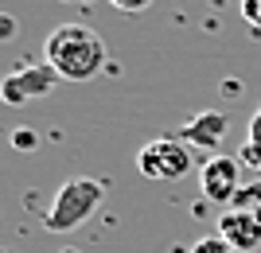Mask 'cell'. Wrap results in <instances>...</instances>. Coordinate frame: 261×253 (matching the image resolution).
Listing matches in <instances>:
<instances>
[{"label": "cell", "mask_w": 261, "mask_h": 253, "mask_svg": "<svg viewBox=\"0 0 261 253\" xmlns=\"http://www.w3.org/2000/svg\"><path fill=\"white\" fill-rule=\"evenodd\" d=\"M63 253H74V249H63Z\"/></svg>", "instance_id": "cell-15"}, {"label": "cell", "mask_w": 261, "mask_h": 253, "mask_svg": "<svg viewBox=\"0 0 261 253\" xmlns=\"http://www.w3.org/2000/svg\"><path fill=\"white\" fill-rule=\"evenodd\" d=\"M12 140H16V148H20V152H32L35 144H39V136H35L32 129H16V132H12Z\"/></svg>", "instance_id": "cell-10"}, {"label": "cell", "mask_w": 261, "mask_h": 253, "mask_svg": "<svg viewBox=\"0 0 261 253\" xmlns=\"http://www.w3.org/2000/svg\"><path fill=\"white\" fill-rule=\"evenodd\" d=\"M191 253H238L234 245L226 242V238H218V234H211V238H199L195 242V249Z\"/></svg>", "instance_id": "cell-8"}, {"label": "cell", "mask_w": 261, "mask_h": 253, "mask_svg": "<svg viewBox=\"0 0 261 253\" xmlns=\"http://www.w3.org/2000/svg\"><path fill=\"white\" fill-rule=\"evenodd\" d=\"M218 238H226L238 253L261 249V218L253 210H226L218 218Z\"/></svg>", "instance_id": "cell-7"}, {"label": "cell", "mask_w": 261, "mask_h": 253, "mask_svg": "<svg viewBox=\"0 0 261 253\" xmlns=\"http://www.w3.org/2000/svg\"><path fill=\"white\" fill-rule=\"evenodd\" d=\"M43 55L66 82H90L106 66L109 51H106V39L90 23H63L47 35Z\"/></svg>", "instance_id": "cell-1"}, {"label": "cell", "mask_w": 261, "mask_h": 253, "mask_svg": "<svg viewBox=\"0 0 261 253\" xmlns=\"http://www.w3.org/2000/svg\"><path fill=\"white\" fill-rule=\"evenodd\" d=\"M59 82H63V74L43 59V63H32V66L12 70V74L0 82V94H4L8 105H28V101H35V98H47Z\"/></svg>", "instance_id": "cell-4"}, {"label": "cell", "mask_w": 261, "mask_h": 253, "mask_svg": "<svg viewBox=\"0 0 261 253\" xmlns=\"http://www.w3.org/2000/svg\"><path fill=\"white\" fill-rule=\"evenodd\" d=\"M101 203H106V183L86 179V176L66 179L63 187L55 191L43 226H47L51 234H70V230H78L82 222L94 218V214L101 210Z\"/></svg>", "instance_id": "cell-2"}, {"label": "cell", "mask_w": 261, "mask_h": 253, "mask_svg": "<svg viewBox=\"0 0 261 253\" xmlns=\"http://www.w3.org/2000/svg\"><path fill=\"white\" fill-rule=\"evenodd\" d=\"M226 129H230V117L222 109H203L179 129V140L187 148H207V152L218 156V144L226 140Z\"/></svg>", "instance_id": "cell-6"}, {"label": "cell", "mask_w": 261, "mask_h": 253, "mask_svg": "<svg viewBox=\"0 0 261 253\" xmlns=\"http://www.w3.org/2000/svg\"><path fill=\"white\" fill-rule=\"evenodd\" d=\"M109 4H113L117 12H144L152 0H109Z\"/></svg>", "instance_id": "cell-12"}, {"label": "cell", "mask_w": 261, "mask_h": 253, "mask_svg": "<svg viewBox=\"0 0 261 253\" xmlns=\"http://www.w3.org/2000/svg\"><path fill=\"white\" fill-rule=\"evenodd\" d=\"M0 35H4V39H12V35H16V16H8V12H4V16H0Z\"/></svg>", "instance_id": "cell-13"}, {"label": "cell", "mask_w": 261, "mask_h": 253, "mask_svg": "<svg viewBox=\"0 0 261 253\" xmlns=\"http://www.w3.org/2000/svg\"><path fill=\"white\" fill-rule=\"evenodd\" d=\"M242 20L250 23L253 32H261V0H242Z\"/></svg>", "instance_id": "cell-9"}, {"label": "cell", "mask_w": 261, "mask_h": 253, "mask_svg": "<svg viewBox=\"0 0 261 253\" xmlns=\"http://www.w3.org/2000/svg\"><path fill=\"white\" fill-rule=\"evenodd\" d=\"M63 4H90V0H63Z\"/></svg>", "instance_id": "cell-14"}, {"label": "cell", "mask_w": 261, "mask_h": 253, "mask_svg": "<svg viewBox=\"0 0 261 253\" xmlns=\"http://www.w3.org/2000/svg\"><path fill=\"white\" fill-rule=\"evenodd\" d=\"M199 187H203V199L215 203V207H230L234 195L242 191V160L238 156H211L207 164L199 167Z\"/></svg>", "instance_id": "cell-5"}, {"label": "cell", "mask_w": 261, "mask_h": 253, "mask_svg": "<svg viewBox=\"0 0 261 253\" xmlns=\"http://www.w3.org/2000/svg\"><path fill=\"white\" fill-rule=\"evenodd\" d=\"M137 167L144 179H160V183H175L191 172V148L175 136H156L137 152Z\"/></svg>", "instance_id": "cell-3"}, {"label": "cell", "mask_w": 261, "mask_h": 253, "mask_svg": "<svg viewBox=\"0 0 261 253\" xmlns=\"http://www.w3.org/2000/svg\"><path fill=\"white\" fill-rule=\"evenodd\" d=\"M246 144H257V148H261V105L253 109V117H250V129H246Z\"/></svg>", "instance_id": "cell-11"}]
</instances>
